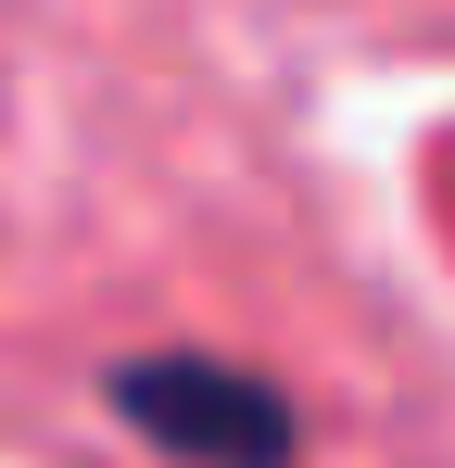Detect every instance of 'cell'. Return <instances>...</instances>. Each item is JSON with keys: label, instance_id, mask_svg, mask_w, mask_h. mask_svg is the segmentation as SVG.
I'll list each match as a JSON object with an SVG mask.
<instances>
[{"label": "cell", "instance_id": "obj_1", "mask_svg": "<svg viewBox=\"0 0 455 468\" xmlns=\"http://www.w3.org/2000/svg\"><path fill=\"white\" fill-rule=\"evenodd\" d=\"M114 418L177 468H291L303 456L291 392L266 367H228V355H127L114 367Z\"/></svg>", "mask_w": 455, "mask_h": 468}]
</instances>
